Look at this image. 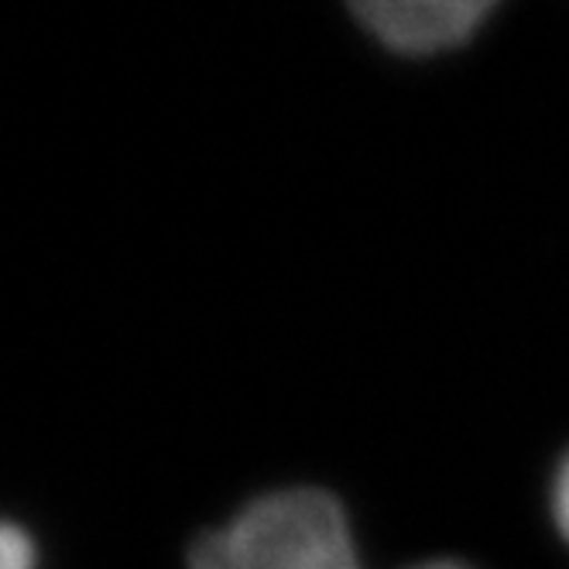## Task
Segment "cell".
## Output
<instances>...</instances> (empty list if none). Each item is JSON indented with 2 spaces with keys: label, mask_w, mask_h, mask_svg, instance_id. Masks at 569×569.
<instances>
[{
  "label": "cell",
  "mask_w": 569,
  "mask_h": 569,
  "mask_svg": "<svg viewBox=\"0 0 569 569\" xmlns=\"http://www.w3.org/2000/svg\"><path fill=\"white\" fill-rule=\"evenodd\" d=\"M552 518H556L559 536L569 542V457L562 460L556 483H552Z\"/></svg>",
  "instance_id": "4"
},
{
  "label": "cell",
  "mask_w": 569,
  "mask_h": 569,
  "mask_svg": "<svg viewBox=\"0 0 569 569\" xmlns=\"http://www.w3.org/2000/svg\"><path fill=\"white\" fill-rule=\"evenodd\" d=\"M189 569H360V559L340 501L316 487H292L199 536Z\"/></svg>",
  "instance_id": "1"
},
{
  "label": "cell",
  "mask_w": 569,
  "mask_h": 569,
  "mask_svg": "<svg viewBox=\"0 0 569 569\" xmlns=\"http://www.w3.org/2000/svg\"><path fill=\"white\" fill-rule=\"evenodd\" d=\"M501 0H347L360 28L398 56H436L467 46Z\"/></svg>",
  "instance_id": "2"
},
{
  "label": "cell",
  "mask_w": 569,
  "mask_h": 569,
  "mask_svg": "<svg viewBox=\"0 0 569 569\" xmlns=\"http://www.w3.org/2000/svg\"><path fill=\"white\" fill-rule=\"evenodd\" d=\"M409 569H470V566L453 562V559H432V562H419V566H409Z\"/></svg>",
  "instance_id": "5"
},
{
  "label": "cell",
  "mask_w": 569,
  "mask_h": 569,
  "mask_svg": "<svg viewBox=\"0 0 569 569\" xmlns=\"http://www.w3.org/2000/svg\"><path fill=\"white\" fill-rule=\"evenodd\" d=\"M0 569H34L31 536L18 525H4L0 532Z\"/></svg>",
  "instance_id": "3"
}]
</instances>
